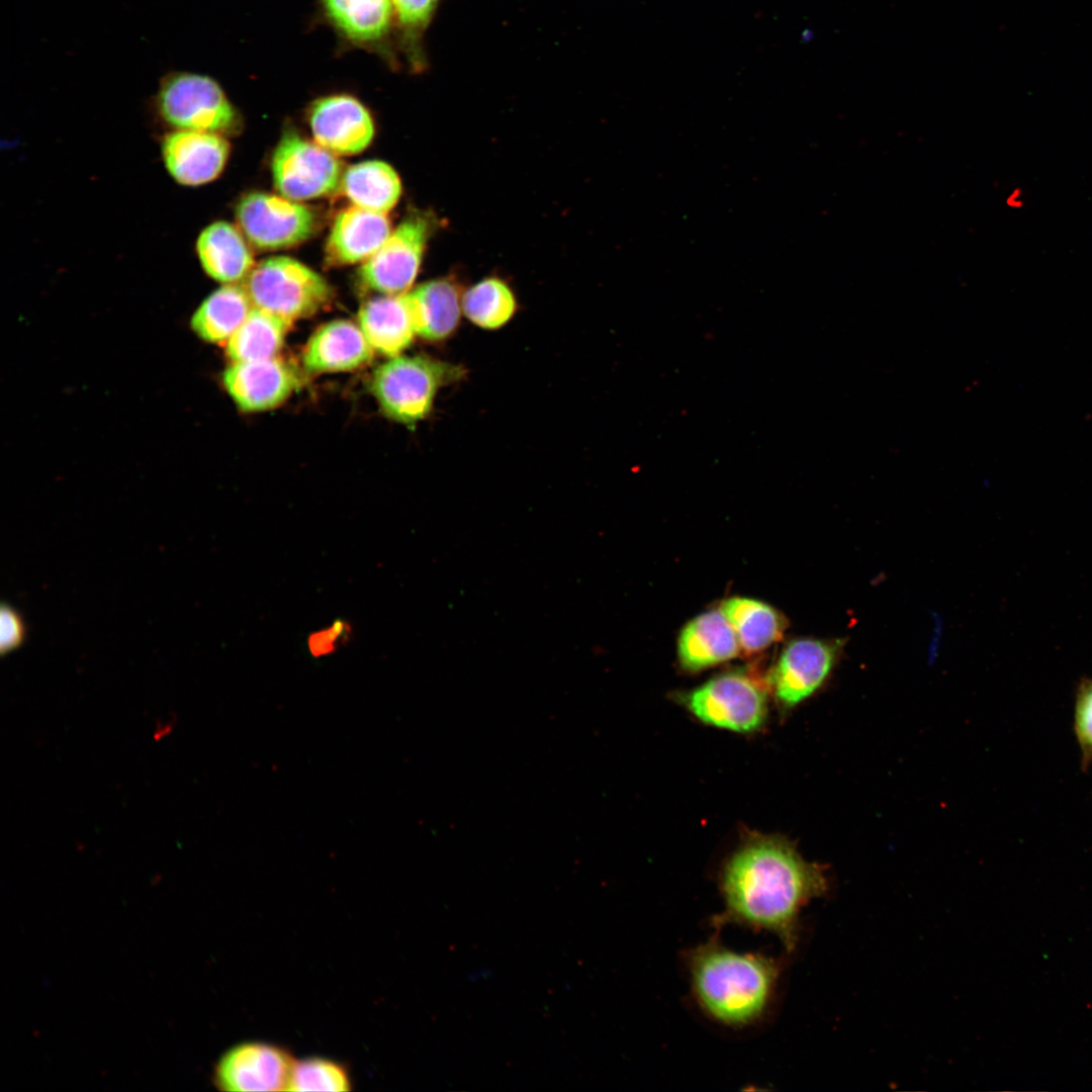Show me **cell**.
<instances>
[{
    "mask_svg": "<svg viewBox=\"0 0 1092 1092\" xmlns=\"http://www.w3.org/2000/svg\"><path fill=\"white\" fill-rule=\"evenodd\" d=\"M719 882L724 906L710 922L716 931L733 924L770 932L788 952L799 940L802 908L829 888L824 867L807 861L791 842L766 835L745 841Z\"/></svg>",
    "mask_w": 1092,
    "mask_h": 1092,
    "instance_id": "1",
    "label": "cell"
},
{
    "mask_svg": "<svg viewBox=\"0 0 1092 1092\" xmlns=\"http://www.w3.org/2000/svg\"><path fill=\"white\" fill-rule=\"evenodd\" d=\"M718 932L684 954L692 996L718 1024L734 1029L757 1024L774 1003L783 963L761 952L734 951L721 943Z\"/></svg>",
    "mask_w": 1092,
    "mask_h": 1092,
    "instance_id": "2",
    "label": "cell"
},
{
    "mask_svg": "<svg viewBox=\"0 0 1092 1092\" xmlns=\"http://www.w3.org/2000/svg\"><path fill=\"white\" fill-rule=\"evenodd\" d=\"M462 366L425 355H398L375 368L370 389L390 420L414 427L431 413L437 392L460 380Z\"/></svg>",
    "mask_w": 1092,
    "mask_h": 1092,
    "instance_id": "3",
    "label": "cell"
},
{
    "mask_svg": "<svg viewBox=\"0 0 1092 1092\" xmlns=\"http://www.w3.org/2000/svg\"><path fill=\"white\" fill-rule=\"evenodd\" d=\"M152 108L172 129L229 134L239 129L241 116L223 88L212 77L174 70L163 75Z\"/></svg>",
    "mask_w": 1092,
    "mask_h": 1092,
    "instance_id": "4",
    "label": "cell"
},
{
    "mask_svg": "<svg viewBox=\"0 0 1092 1092\" xmlns=\"http://www.w3.org/2000/svg\"><path fill=\"white\" fill-rule=\"evenodd\" d=\"M254 307L291 324L322 309L332 297L329 283L301 262L285 256L254 266L242 284Z\"/></svg>",
    "mask_w": 1092,
    "mask_h": 1092,
    "instance_id": "5",
    "label": "cell"
},
{
    "mask_svg": "<svg viewBox=\"0 0 1092 1092\" xmlns=\"http://www.w3.org/2000/svg\"><path fill=\"white\" fill-rule=\"evenodd\" d=\"M682 702L703 722L737 732L758 729L767 711L763 689L740 672L711 678L685 695Z\"/></svg>",
    "mask_w": 1092,
    "mask_h": 1092,
    "instance_id": "6",
    "label": "cell"
},
{
    "mask_svg": "<svg viewBox=\"0 0 1092 1092\" xmlns=\"http://www.w3.org/2000/svg\"><path fill=\"white\" fill-rule=\"evenodd\" d=\"M271 168L278 192L294 201L333 194L344 174L334 153L295 132L282 136Z\"/></svg>",
    "mask_w": 1092,
    "mask_h": 1092,
    "instance_id": "7",
    "label": "cell"
},
{
    "mask_svg": "<svg viewBox=\"0 0 1092 1092\" xmlns=\"http://www.w3.org/2000/svg\"><path fill=\"white\" fill-rule=\"evenodd\" d=\"M236 218L245 237L265 250L301 243L315 225L314 214L307 206L264 192L243 196L236 206Z\"/></svg>",
    "mask_w": 1092,
    "mask_h": 1092,
    "instance_id": "8",
    "label": "cell"
},
{
    "mask_svg": "<svg viewBox=\"0 0 1092 1092\" xmlns=\"http://www.w3.org/2000/svg\"><path fill=\"white\" fill-rule=\"evenodd\" d=\"M431 232L428 217L412 214L390 234L381 248L364 261L359 277L380 294L406 293L412 287Z\"/></svg>",
    "mask_w": 1092,
    "mask_h": 1092,
    "instance_id": "9",
    "label": "cell"
},
{
    "mask_svg": "<svg viewBox=\"0 0 1092 1092\" xmlns=\"http://www.w3.org/2000/svg\"><path fill=\"white\" fill-rule=\"evenodd\" d=\"M294 1062L289 1051L279 1044L244 1041L219 1057L212 1082L228 1092L288 1091Z\"/></svg>",
    "mask_w": 1092,
    "mask_h": 1092,
    "instance_id": "10",
    "label": "cell"
},
{
    "mask_svg": "<svg viewBox=\"0 0 1092 1092\" xmlns=\"http://www.w3.org/2000/svg\"><path fill=\"white\" fill-rule=\"evenodd\" d=\"M325 21L350 48L397 65L394 54L395 13L391 0H317Z\"/></svg>",
    "mask_w": 1092,
    "mask_h": 1092,
    "instance_id": "11",
    "label": "cell"
},
{
    "mask_svg": "<svg viewBox=\"0 0 1092 1092\" xmlns=\"http://www.w3.org/2000/svg\"><path fill=\"white\" fill-rule=\"evenodd\" d=\"M842 646L840 639L800 638L791 641L770 674L778 702L790 709L812 696L829 677Z\"/></svg>",
    "mask_w": 1092,
    "mask_h": 1092,
    "instance_id": "12",
    "label": "cell"
},
{
    "mask_svg": "<svg viewBox=\"0 0 1092 1092\" xmlns=\"http://www.w3.org/2000/svg\"><path fill=\"white\" fill-rule=\"evenodd\" d=\"M222 382L241 411L259 413L285 402L299 387L301 377L292 364L276 357L233 362L223 371Z\"/></svg>",
    "mask_w": 1092,
    "mask_h": 1092,
    "instance_id": "13",
    "label": "cell"
},
{
    "mask_svg": "<svg viewBox=\"0 0 1092 1092\" xmlns=\"http://www.w3.org/2000/svg\"><path fill=\"white\" fill-rule=\"evenodd\" d=\"M308 120L315 143L334 154L360 153L374 135L370 112L349 94L317 98L308 109Z\"/></svg>",
    "mask_w": 1092,
    "mask_h": 1092,
    "instance_id": "14",
    "label": "cell"
},
{
    "mask_svg": "<svg viewBox=\"0 0 1092 1092\" xmlns=\"http://www.w3.org/2000/svg\"><path fill=\"white\" fill-rule=\"evenodd\" d=\"M161 153L170 176L180 185L195 187L220 175L230 155V144L219 133L174 129L163 136Z\"/></svg>",
    "mask_w": 1092,
    "mask_h": 1092,
    "instance_id": "15",
    "label": "cell"
},
{
    "mask_svg": "<svg viewBox=\"0 0 1092 1092\" xmlns=\"http://www.w3.org/2000/svg\"><path fill=\"white\" fill-rule=\"evenodd\" d=\"M373 353L358 324L336 320L312 334L302 351L301 363L312 374L347 372L370 362Z\"/></svg>",
    "mask_w": 1092,
    "mask_h": 1092,
    "instance_id": "16",
    "label": "cell"
},
{
    "mask_svg": "<svg viewBox=\"0 0 1092 1092\" xmlns=\"http://www.w3.org/2000/svg\"><path fill=\"white\" fill-rule=\"evenodd\" d=\"M386 214L351 206L338 213L326 244V260L331 265L364 262L374 255L391 234Z\"/></svg>",
    "mask_w": 1092,
    "mask_h": 1092,
    "instance_id": "17",
    "label": "cell"
},
{
    "mask_svg": "<svg viewBox=\"0 0 1092 1092\" xmlns=\"http://www.w3.org/2000/svg\"><path fill=\"white\" fill-rule=\"evenodd\" d=\"M358 325L373 351L389 358L401 355L417 336L407 292L366 300Z\"/></svg>",
    "mask_w": 1092,
    "mask_h": 1092,
    "instance_id": "18",
    "label": "cell"
},
{
    "mask_svg": "<svg viewBox=\"0 0 1092 1092\" xmlns=\"http://www.w3.org/2000/svg\"><path fill=\"white\" fill-rule=\"evenodd\" d=\"M740 645L724 614L710 611L690 621L678 638V657L689 670H700L738 655Z\"/></svg>",
    "mask_w": 1092,
    "mask_h": 1092,
    "instance_id": "19",
    "label": "cell"
},
{
    "mask_svg": "<svg viewBox=\"0 0 1092 1092\" xmlns=\"http://www.w3.org/2000/svg\"><path fill=\"white\" fill-rule=\"evenodd\" d=\"M417 336L431 342L450 338L462 308L460 288L448 278L425 282L407 292Z\"/></svg>",
    "mask_w": 1092,
    "mask_h": 1092,
    "instance_id": "20",
    "label": "cell"
},
{
    "mask_svg": "<svg viewBox=\"0 0 1092 1092\" xmlns=\"http://www.w3.org/2000/svg\"><path fill=\"white\" fill-rule=\"evenodd\" d=\"M196 254L204 272L224 284L244 281L255 266L241 232L223 220L212 222L200 233Z\"/></svg>",
    "mask_w": 1092,
    "mask_h": 1092,
    "instance_id": "21",
    "label": "cell"
},
{
    "mask_svg": "<svg viewBox=\"0 0 1092 1092\" xmlns=\"http://www.w3.org/2000/svg\"><path fill=\"white\" fill-rule=\"evenodd\" d=\"M254 305L243 285L225 284L209 294L191 318V327L202 340L226 344L246 321Z\"/></svg>",
    "mask_w": 1092,
    "mask_h": 1092,
    "instance_id": "22",
    "label": "cell"
},
{
    "mask_svg": "<svg viewBox=\"0 0 1092 1092\" xmlns=\"http://www.w3.org/2000/svg\"><path fill=\"white\" fill-rule=\"evenodd\" d=\"M341 186L355 206L382 214L397 203L401 194L397 173L382 161L350 166L343 174Z\"/></svg>",
    "mask_w": 1092,
    "mask_h": 1092,
    "instance_id": "23",
    "label": "cell"
},
{
    "mask_svg": "<svg viewBox=\"0 0 1092 1092\" xmlns=\"http://www.w3.org/2000/svg\"><path fill=\"white\" fill-rule=\"evenodd\" d=\"M720 610L731 624L740 648L747 652L763 650L782 638L784 618L760 601L730 598L722 603Z\"/></svg>",
    "mask_w": 1092,
    "mask_h": 1092,
    "instance_id": "24",
    "label": "cell"
},
{
    "mask_svg": "<svg viewBox=\"0 0 1092 1092\" xmlns=\"http://www.w3.org/2000/svg\"><path fill=\"white\" fill-rule=\"evenodd\" d=\"M292 324L263 309L250 314L225 344L232 362L262 361L278 357Z\"/></svg>",
    "mask_w": 1092,
    "mask_h": 1092,
    "instance_id": "25",
    "label": "cell"
},
{
    "mask_svg": "<svg viewBox=\"0 0 1092 1092\" xmlns=\"http://www.w3.org/2000/svg\"><path fill=\"white\" fill-rule=\"evenodd\" d=\"M462 309L475 326L496 330L513 317L517 310V301L507 283L489 277L472 285L463 294Z\"/></svg>",
    "mask_w": 1092,
    "mask_h": 1092,
    "instance_id": "26",
    "label": "cell"
},
{
    "mask_svg": "<svg viewBox=\"0 0 1092 1092\" xmlns=\"http://www.w3.org/2000/svg\"><path fill=\"white\" fill-rule=\"evenodd\" d=\"M395 13L396 39L407 64L419 72L426 66L423 38L439 0H391Z\"/></svg>",
    "mask_w": 1092,
    "mask_h": 1092,
    "instance_id": "27",
    "label": "cell"
},
{
    "mask_svg": "<svg viewBox=\"0 0 1092 1092\" xmlns=\"http://www.w3.org/2000/svg\"><path fill=\"white\" fill-rule=\"evenodd\" d=\"M349 1069L341 1062L312 1056L294 1062L288 1091H351Z\"/></svg>",
    "mask_w": 1092,
    "mask_h": 1092,
    "instance_id": "28",
    "label": "cell"
},
{
    "mask_svg": "<svg viewBox=\"0 0 1092 1092\" xmlns=\"http://www.w3.org/2000/svg\"><path fill=\"white\" fill-rule=\"evenodd\" d=\"M1074 731L1081 750L1082 767L1092 761V678H1082L1076 691Z\"/></svg>",
    "mask_w": 1092,
    "mask_h": 1092,
    "instance_id": "29",
    "label": "cell"
},
{
    "mask_svg": "<svg viewBox=\"0 0 1092 1092\" xmlns=\"http://www.w3.org/2000/svg\"><path fill=\"white\" fill-rule=\"evenodd\" d=\"M349 632L348 624L342 621L315 631L309 635L307 640L310 654L317 658L333 653L348 638Z\"/></svg>",
    "mask_w": 1092,
    "mask_h": 1092,
    "instance_id": "30",
    "label": "cell"
},
{
    "mask_svg": "<svg viewBox=\"0 0 1092 1092\" xmlns=\"http://www.w3.org/2000/svg\"><path fill=\"white\" fill-rule=\"evenodd\" d=\"M25 638L21 616L10 606H2L0 613V647L2 653L20 646Z\"/></svg>",
    "mask_w": 1092,
    "mask_h": 1092,
    "instance_id": "31",
    "label": "cell"
},
{
    "mask_svg": "<svg viewBox=\"0 0 1092 1092\" xmlns=\"http://www.w3.org/2000/svg\"><path fill=\"white\" fill-rule=\"evenodd\" d=\"M1005 203L1008 207L1018 209L1024 204L1023 193L1021 188H1014L1010 191L1005 199Z\"/></svg>",
    "mask_w": 1092,
    "mask_h": 1092,
    "instance_id": "32",
    "label": "cell"
}]
</instances>
